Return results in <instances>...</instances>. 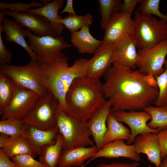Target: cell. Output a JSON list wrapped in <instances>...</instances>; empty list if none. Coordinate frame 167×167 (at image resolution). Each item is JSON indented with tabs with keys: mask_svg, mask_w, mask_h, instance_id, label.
Listing matches in <instances>:
<instances>
[{
	"mask_svg": "<svg viewBox=\"0 0 167 167\" xmlns=\"http://www.w3.org/2000/svg\"><path fill=\"white\" fill-rule=\"evenodd\" d=\"M147 74L114 61L105 71L102 92L111 104L110 112L141 111L154 103L158 89L150 86Z\"/></svg>",
	"mask_w": 167,
	"mask_h": 167,
	"instance_id": "6da1fadb",
	"label": "cell"
},
{
	"mask_svg": "<svg viewBox=\"0 0 167 167\" xmlns=\"http://www.w3.org/2000/svg\"><path fill=\"white\" fill-rule=\"evenodd\" d=\"M102 90L99 79L86 75L75 79L66 95V114L88 121L106 101Z\"/></svg>",
	"mask_w": 167,
	"mask_h": 167,
	"instance_id": "7a4b0ae2",
	"label": "cell"
},
{
	"mask_svg": "<svg viewBox=\"0 0 167 167\" xmlns=\"http://www.w3.org/2000/svg\"><path fill=\"white\" fill-rule=\"evenodd\" d=\"M24 32L28 37V45L37 57V62L69 66V58L62 50L71 47L72 45L67 43L63 36L38 37L35 36L28 29Z\"/></svg>",
	"mask_w": 167,
	"mask_h": 167,
	"instance_id": "3957f363",
	"label": "cell"
},
{
	"mask_svg": "<svg viewBox=\"0 0 167 167\" xmlns=\"http://www.w3.org/2000/svg\"><path fill=\"white\" fill-rule=\"evenodd\" d=\"M57 125L63 142L62 149L94 145L87 126V121H81L67 115L59 106L57 115Z\"/></svg>",
	"mask_w": 167,
	"mask_h": 167,
	"instance_id": "277c9868",
	"label": "cell"
},
{
	"mask_svg": "<svg viewBox=\"0 0 167 167\" xmlns=\"http://www.w3.org/2000/svg\"><path fill=\"white\" fill-rule=\"evenodd\" d=\"M134 39L138 49L151 48L166 39L167 21L135 12Z\"/></svg>",
	"mask_w": 167,
	"mask_h": 167,
	"instance_id": "5b68a950",
	"label": "cell"
},
{
	"mask_svg": "<svg viewBox=\"0 0 167 167\" xmlns=\"http://www.w3.org/2000/svg\"><path fill=\"white\" fill-rule=\"evenodd\" d=\"M88 59L80 58L71 66L56 63H45L49 71V82L59 101L65 102L66 93L74 79L86 75V63Z\"/></svg>",
	"mask_w": 167,
	"mask_h": 167,
	"instance_id": "8992f818",
	"label": "cell"
},
{
	"mask_svg": "<svg viewBox=\"0 0 167 167\" xmlns=\"http://www.w3.org/2000/svg\"><path fill=\"white\" fill-rule=\"evenodd\" d=\"M0 72L10 77L17 86L33 91L40 96L48 92L43 84L41 68L37 62L31 60L24 66L0 65Z\"/></svg>",
	"mask_w": 167,
	"mask_h": 167,
	"instance_id": "52a82bcc",
	"label": "cell"
},
{
	"mask_svg": "<svg viewBox=\"0 0 167 167\" xmlns=\"http://www.w3.org/2000/svg\"><path fill=\"white\" fill-rule=\"evenodd\" d=\"M60 105L57 98L48 91L46 95L39 97L33 109L22 120L41 130H51L57 126V115Z\"/></svg>",
	"mask_w": 167,
	"mask_h": 167,
	"instance_id": "ba28073f",
	"label": "cell"
},
{
	"mask_svg": "<svg viewBox=\"0 0 167 167\" xmlns=\"http://www.w3.org/2000/svg\"><path fill=\"white\" fill-rule=\"evenodd\" d=\"M102 41L115 44L119 48L134 38L135 23L131 15L123 11L112 15L105 27Z\"/></svg>",
	"mask_w": 167,
	"mask_h": 167,
	"instance_id": "9c48e42d",
	"label": "cell"
},
{
	"mask_svg": "<svg viewBox=\"0 0 167 167\" xmlns=\"http://www.w3.org/2000/svg\"><path fill=\"white\" fill-rule=\"evenodd\" d=\"M137 67L145 74H151L154 77L161 74L167 55V41L165 40L152 47L138 49Z\"/></svg>",
	"mask_w": 167,
	"mask_h": 167,
	"instance_id": "30bf717a",
	"label": "cell"
},
{
	"mask_svg": "<svg viewBox=\"0 0 167 167\" xmlns=\"http://www.w3.org/2000/svg\"><path fill=\"white\" fill-rule=\"evenodd\" d=\"M40 96L33 91L17 86L11 101L0 114L1 120L8 118L22 120L33 109Z\"/></svg>",
	"mask_w": 167,
	"mask_h": 167,
	"instance_id": "8fae6325",
	"label": "cell"
},
{
	"mask_svg": "<svg viewBox=\"0 0 167 167\" xmlns=\"http://www.w3.org/2000/svg\"><path fill=\"white\" fill-rule=\"evenodd\" d=\"M117 47L114 44L102 42L86 63V76L96 79L104 75L116 61Z\"/></svg>",
	"mask_w": 167,
	"mask_h": 167,
	"instance_id": "7c38bea8",
	"label": "cell"
},
{
	"mask_svg": "<svg viewBox=\"0 0 167 167\" xmlns=\"http://www.w3.org/2000/svg\"><path fill=\"white\" fill-rule=\"evenodd\" d=\"M111 112L119 121L126 124L129 127L131 135L127 142V144L129 145L133 143L134 139L138 135L147 133H158L160 131L165 129L150 128L147 125V122L151 120V115L143 110H119Z\"/></svg>",
	"mask_w": 167,
	"mask_h": 167,
	"instance_id": "4fadbf2b",
	"label": "cell"
},
{
	"mask_svg": "<svg viewBox=\"0 0 167 167\" xmlns=\"http://www.w3.org/2000/svg\"><path fill=\"white\" fill-rule=\"evenodd\" d=\"M2 11L5 15L9 16L15 19L23 28L25 27L29 30L36 36H50L57 37L58 36L49 22L41 16L28 11L16 13L7 9Z\"/></svg>",
	"mask_w": 167,
	"mask_h": 167,
	"instance_id": "5bb4252c",
	"label": "cell"
},
{
	"mask_svg": "<svg viewBox=\"0 0 167 167\" xmlns=\"http://www.w3.org/2000/svg\"><path fill=\"white\" fill-rule=\"evenodd\" d=\"M158 133H147L137 136L133 145L136 152L145 154L149 162L156 167H160L162 162Z\"/></svg>",
	"mask_w": 167,
	"mask_h": 167,
	"instance_id": "9a60e30c",
	"label": "cell"
},
{
	"mask_svg": "<svg viewBox=\"0 0 167 167\" xmlns=\"http://www.w3.org/2000/svg\"><path fill=\"white\" fill-rule=\"evenodd\" d=\"M58 133L57 126L51 130H43L25 123L21 136L27 139L37 155L40 156L43 146L55 143Z\"/></svg>",
	"mask_w": 167,
	"mask_h": 167,
	"instance_id": "2e32d148",
	"label": "cell"
},
{
	"mask_svg": "<svg viewBox=\"0 0 167 167\" xmlns=\"http://www.w3.org/2000/svg\"><path fill=\"white\" fill-rule=\"evenodd\" d=\"M120 157L129 158L134 162H139L141 160L139 155L135 152L133 144H126L124 140L119 139L104 144L101 149L90 159V161L100 157L112 158Z\"/></svg>",
	"mask_w": 167,
	"mask_h": 167,
	"instance_id": "e0dca14e",
	"label": "cell"
},
{
	"mask_svg": "<svg viewBox=\"0 0 167 167\" xmlns=\"http://www.w3.org/2000/svg\"><path fill=\"white\" fill-rule=\"evenodd\" d=\"M0 31L6 35V40L15 43L22 47L29 54L31 60L37 62V57L31 49L25 38L28 37L23 27L15 19L4 17L2 22H0Z\"/></svg>",
	"mask_w": 167,
	"mask_h": 167,
	"instance_id": "ac0fdd59",
	"label": "cell"
},
{
	"mask_svg": "<svg viewBox=\"0 0 167 167\" xmlns=\"http://www.w3.org/2000/svg\"><path fill=\"white\" fill-rule=\"evenodd\" d=\"M111 108V103L108 100L87 122V126L98 150L103 146V139L107 130V120Z\"/></svg>",
	"mask_w": 167,
	"mask_h": 167,
	"instance_id": "d6986e66",
	"label": "cell"
},
{
	"mask_svg": "<svg viewBox=\"0 0 167 167\" xmlns=\"http://www.w3.org/2000/svg\"><path fill=\"white\" fill-rule=\"evenodd\" d=\"M98 151L95 145L62 149L58 162V167H80L85 161L93 157Z\"/></svg>",
	"mask_w": 167,
	"mask_h": 167,
	"instance_id": "ffe728a7",
	"label": "cell"
},
{
	"mask_svg": "<svg viewBox=\"0 0 167 167\" xmlns=\"http://www.w3.org/2000/svg\"><path fill=\"white\" fill-rule=\"evenodd\" d=\"M0 148L10 159L23 154L30 155L34 158L37 155L27 139L22 136L11 137L1 134Z\"/></svg>",
	"mask_w": 167,
	"mask_h": 167,
	"instance_id": "44dd1931",
	"label": "cell"
},
{
	"mask_svg": "<svg viewBox=\"0 0 167 167\" xmlns=\"http://www.w3.org/2000/svg\"><path fill=\"white\" fill-rule=\"evenodd\" d=\"M64 2V0H54L41 7L30 9L28 12L45 18L58 36H61L64 28L59 21L62 18L59 15L58 11L63 6Z\"/></svg>",
	"mask_w": 167,
	"mask_h": 167,
	"instance_id": "7402d4cb",
	"label": "cell"
},
{
	"mask_svg": "<svg viewBox=\"0 0 167 167\" xmlns=\"http://www.w3.org/2000/svg\"><path fill=\"white\" fill-rule=\"evenodd\" d=\"M89 26H83L77 32L71 33V45L81 54H94L102 44V41L93 37L89 31Z\"/></svg>",
	"mask_w": 167,
	"mask_h": 167,
	"instance_id": "603a6c76",
	"label": "cell"
},
{
	"mask_svg": "<svg viewBox=\"0 0 167 167\" xmlns=\"http://www.w3.org/2000/svg\"><path fill=\"white\" fill-rule=\"evenodd\" d=\"M122 123L119 121L110 112L107 120V130L103 139V146L117 140L123 139L127 141L129 140L130 130Z\"/></svg>",
	"mask_w": 167,
	"mask_h": 167,
	"instance_id": "cb8c5ba5",
	"label": "cell"
},
{
	"mask_svg": "<svg viewBox=\"0 0 167 167\" xmlns=\"http://www.w3.org/2000/svg\"><path fill=\"white\" fill-rule=\"evenodd\" d=\"M134 38L126 42L117 48L116 61L123 66L135 70L138 60V55Z\"/></svg>",
	"mask_w": 167,
	"mask_h": 167,
	"instance_id": "d4e9b609",
	"label": "cell"
},
{
	"mask_svg": "<svg viewBox=\"0 0 167 167\" xmlns=\"http://www.w3.org/2000/svg\"><path fill=\"white\" fill-rule=\"evenodd\" d=\"M62 138L58 133L55 143L46 145L41 148L39 161L46 167H57L62 150Z\"/></svg>",
	"mask_w": 167,
	"mask_h": 167,
	"instance_id": "484cf974",
	"label": "cell"
},
{
	"mask_svg": "<svg viewBox=\"0 0 167 167\" xmlns=\"http://www.w3.org/2000/svg\"><path fill=\"white\" fill-rule=\"evenodd\" d=\"M16 86L10 77L0 72V114L11 101Z\"/></svg>",
	"mask_w": 167,
	"mask_h": 167,
	"instance_id": "4316f807",
	"label": "cell"
},
{
	"mask_svg": "<svg viewBox=\"0 0 167 167\" xmlns=\"http://www.w3.org/2000/svg\"><path fill=\"white\" fill-rule=\"evenodd\" d=\"M59 21L72 33L78 31L84 26H89L92 23L93 19L92 15L89 13L83 15L70 14Z\"/></svg>",
	"mask_w": 167,
	"mask_h": 167,
	"instance_id": "83f0119b",
	"label": "cell"
},
{
	"mask_svg": "<svg viewBox=\"0 0 167 167\" xmlns=\"http://www.w3.org/2000/svg\"><path fill=\"white\" fill-rule=\"evenodd\" d=\"M97 2L101 16V28L103 30L111 16L121 11L122 1L121 0H98Z\"/></svg>",
	"mask_w": 167,
	"mask_h": 167,
	"instance_id": "f1b7e54d",
	"label": "cell"
},
{
	"mask_svg": "<svg viewBox=\"0 0 167 167\" xmlns=\"http://www.w3.org/2000/svg\"><path fill=\"white\" fill-rule=\"evenodd\" d=\"M148 113L151 119L147 123L150 128L157 129L167 128V108L150 105L143 110Z\"/></svg>",
	"mask_w": 167,
	"mask_h": 167,
	"instance_id": "f546056e",
	"label": "cell"
},
{
	"mask_svg": "<svg viewBox=\"0 0 167 167\" xmlns=\"http://www.w3.org/2000/svg\"><path fill=\"white\" fill-rule=\"evenodd\" d=\"M25 123L22 120L8 118L0 121V132L11 137L22 135Z\"/></svg>",
	"mask_w": 167,
	"mask_h": 167,
	"instance_id": "4dcf8cb0",
	"label": "cell"
},
{
	"mask_svg": "<svg viewBox=\"0 0 167 167\" xmlns=\"http://www.w3.org/2000/svg\"><path fill=\"white\" fill-rule=\"evenodd\" d=\"M165 70L161 75L155 77L157 82L159 94L154 105L157 107L167 105V59L164 63Z\"/></svg>",
	"mask_w": 167,
	"mask_h": 167,
	"instance_id": "1f68e13d",
	"label": "cell"
},
{
	"mask_svg": "<svg viewBox=\"0 0 167 167\" xmlns=\"http://www.w3.org/2000/svg\"><path fill=\"white\" fill-rule=\"evenodd\" d=\"M160 0H141L137 8L141 14L146 15H153L160 19L167 21V14H164L159 10Z\"/></svg>",
	"mask_w": 167,
	"mask_h": 167,
	"instance_id": "d6a6232c",
	"label": "cell"
},
{
	"mask_svg": "<svg viewBox=\"0 0 167 167\" xmlns=\"http://www.w3.org/2000/svg\"><path fill=\"white\" fill-rule=\"evenodd\" d=\"M43 6L42 2L33 1L28 3H22L20 2L16 3L0 2V9L4 10L9 9L10 11L16 13H21L28 11L31 7H40Z\"/></svg>",
	"mask_w": 167,
	"mask_h": 167,
	"instance_id": "836d02e7",
	"label": "cell"
},
{
	"mask_svg": "<svg viewBox=\"0 0 167 167\" xmlns=\"http://www.w3.org/2000/svg\"><path fill=\"white\" fill-rule=\"evenodd\" d=\"M30 155L23 154L15 156L11 159L19 167H46Z\"/></svg>",
	"mask_w": 167,
	"mask_h": 167,
	"instance_id": "e575fe53",
	"label": "cell"
},
{
	"mask_svg": "<svg viewBox=\"0 0 167 167\" xmlns=\"http://www.w3.org/2000/svg\"><path fill=\"white\" fill-rule=\"evenodd\" d=\"M1 32L0 31V64L10 65L12 59V54L3 43Z\"/></svg>",
	"mask_w": 167,
	"mask_h": 167,
	"instance_id": "d590c367",
	"label": "cell"
},
{
	"mask_svg": "<svg viewBox=\"0 0 167 167\" xmlns=\"http://www.w3.org/2000/svg\"><path fill=\"white\" fill-rule=\"evenodd\" d=\"M157 135L162 160L167 157V128L160 131Z\"/></svg>",
	"mask_w": 167,
	"mask_h": 167,
	"instance_id": "8d00e7d4",
	"label": "cell"
},
{
	"mask_svg": "<svg viewBox=\"0 0 167 167\" xmlns=\"http://www.w3.org/2000/svg\"><path fill=\"white\" fill-rule=\"evenodd\" d=\"M141 0H124L122 1L121 11L131 15L136 5Z\"/></svg>",
	"mask_w": 167,
	"mask_h": 167,
	"instance_id": "74e56055",
	"label": "cell"
},
{
	"mask_svg": "<svg viewBox=\"0 0 167 167\" xmlns=\"http://www.w3.org/2000/svg\"><path fill=\"white\" fill-rule=\"evenodd\" d=\"M0 167H19L15 162L10 160L1 148H0Z\"/></svg>",
	"mask_w": 167,
	"mask_h": 167,
	"instance_id": "f35d334b",
	"label": "cell"
},
{
	"mask_svg": "<svg viewBox=\"0 0 167 167\" xmlns=\"http://www.w3.org/2000/svg\"><path fill=\"white\" fill-rule=\"evenodd\" d=\"M139 162H134L132 163L113 162L110 164L101 163L97 167H139Z\"/></svg>",
	"mask_w": 167,
	"mask_h": 167,
	"instance_id": "ab89813d",
	"label": "cell"
},
{
	"mask_svg": "<svg viewBox=\"0 0 167 167\" xmlns=\"http://www.w3.org/2000/svg\"><path fill=\"white\" fill-rule=\"evenodd\" d=\"M73 0H67L66 6L60 13L59 15H60L65 12L68 13L69 14H76L73 8Z\"/></svg>",
	"mask_w": 167,
	"mask_h": 167,
	"instance_id": "60d3db41",
	"label": "cell"
},
{
	"mask_svg": "<svg viewBox=\"0 0 167 167\" xmlns=\"http://www.w3.org/2000/svg\"><path fill=\"white\" fill-rule=\"evenodd\" d=\"M145 79L146 82L150 86L158 89L156 81L153 75L151 74H147Z\"/></svg>",
	"mask_w": 167,
	"mask_h": 167,
	"instance_id": "b9f144b4",
	"label": "cell"
},
{
	"mask_svg": "<svg viewBox=\"0 0 167 167\" xmlns=\"http://www.w3.org/2000/svg\"><path fill=\"white\" fill-rule=\"evenodd\" d=\"M160 167H167V157L162 160L161 164Z\"/></svg>",
	"mask_w": 167,
	"mask_h": 167,
	"instance_id": "7bdbcfd3",
	"label": "cell"
},
{
	"mask_svg": "<svg viewBox=\"0 0 167 167\" xmlns=\"http://www.w3.org/2000/svg\"><path fill=\"white\" fill-rule=\"evenodd\" d=\"M166 40H167V33H166Z\"/></svg>",
	"mask_w": 167,
	"mask_h": 167,
	"instance_id": "ee69618b",
	"label": "cell"
},
{
	"mask_svg": "<svg viewBox=\"0 0 167 167\" xmlns=\"http://www.w3.org/2000/svg\"><path fill=\"white\" fill-rule=\"evenodd\" d=\"M165 107H166V108H167V105H166V106H165Z\"/></svg>",
	"mask_w": 167,
	"mask_h": 167,
	"instance_id": "f6af8a7d",
	"label": "cell"
},
{
	"mask_svg": "<svg viewBox=\"0 0 167 167\" xmlns=\"http://www.w3.org/2000/svg\"></svg>",
	"mask_w": 167,
	"mask_h": 167,
	"instance_id": "bcb514c9",
	"label": "cell"
}]
</instances>
